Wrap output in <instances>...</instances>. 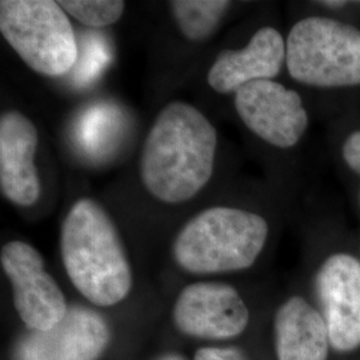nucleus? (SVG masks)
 Segmentation results:
<instances>
[{
	"label": "nucleus",
	"instance_id": "obj_1",
	"mask_svg": "<svg viewBox=\"0 0 360 360\" xmlns=\"http://www.w3.org/2000/svg\"><path fill=\"white\" fill-rule=\"evenodd\" d=\"M217 148L218 132L203 112L184 102L167 104L143 146L144 188L168 205L191 200L212 176Z\"/></svg>",
	"mask_w": 360,
	"mask_h": 360
},
{
	"label": "nucleus",
	"instance_id": "obj_2",
	"mask_svg": "<svg viewBox=\"0 0 360 360\" xmlns=\"http://www.w3.org/2000/svg\"><path fill=\"white\" fill-rule=\"evenodd\" d=\"M60 254L77 291L91 303L110 307L126 299L132 271L114 220L98 202L79 199L65 215Z\"/></svg>",
	"mask_w": 360,
	"mask_h": 360
},
{
	"label": "nucleus",
	"instance_id": "obj_3",
	"mask_svg": "<svg viewBox=\"0 0 360 360\" xmlns=\"http://www.w3.org/2000/svg\"><path fill=\"white\" fill-rule=\"evenodd\" d=\"M269 224L260 215L233 207H211L184 224L172 252L183 270L221 274L251 267L263 251Z\"/></svg>",
	"mask_w": 360,
	"mask_h": 360
},
{
	"label": "nucleus",
	"instance_id": "obj_4",
	"mask_svg": "<svg viewBox=\"0 0 360 360\" xmlns=\"http://www.w3.org/2000/svg\"><path fill=\"white\" fill-rule=\"evenodd\" d=\"M0 31L19 58L40 75L63 77L77 65V37L58 1L1 0Z\"/></svg>",
	"mask_w": 360,
	"mask_h": 360
},
{
	"label": "nucleus",
	"instance_id": "obj_5",
	"mask_svg": "<svg viewBox=\"0 0 360 360\" xmlns=\"http://www.w3.org/2000/svg\"><path fill=\"white\" fill-rule=\"evenodd\" d=\"M285 65L302 84L359 86L360 30L328 18L302 19L285 41Z\"/></svg>",
	"mask_w": 360,
	"mask_h": 360
},
{
	"label": "nucleus",
	"instance_id": "obj_6",
	"mask_svg": "<svg viewBox=\"0 0 360 360\" xmlns=\"http://www.w3.org/2000/svg\"><path fill=\"white\" fill-rule=\"evenodd\" d=\"M0 263L13 285L15 309L30 331H47L65 318V294L37 248L22 240L8 242L1 248Z\"/></svg>",
	"mask_w": 360,
	"mask_h": 360
},
{
	"label": "nucleus",
	"instance_id": "obj_7",
	"mask_svg": "<svg viewBox=\"0 0 360 360\" xmlns=\"http://www.w3.org/2000/svg\"><path fill=\"white\" fill-rule=\"evenodd\" d=\"M235 108L247 129L278 148H291L309 127L300 95L274 80H255L235 92Z\"/></svg>",
	"mask_w": 360,
	"mask_h": 360
},
{
	"label": "nucleus",
	"instance_id": "obj_8",
	"mask_svg": "<svg viewBox=\"0 0 360 360\" xmlns=\"http://www.w3.org/2000/svg\"><path fill=\"white\" fill-rule=\"evenodd\" d=\"M110 328L94 309L70 307L47 331H28L13 349V360H96L110 343Z\"/></svg>",
	"mask_w": 360,
	"mask_h": 360
},
{
	"label": "nucleus",
	"instance_id": "obj_9",
	"mask_svg": "<svg viewBox=\"0 0 360 360\" xmlns=\"http://www.w3.org/2000/svg\"><path fill=\"white\" fill-rule=\"evenodd\" d=\"M248 321L250 311L230 284H190L174 306V323L180 333L202 339H231L245 331Z\"/></svg>",
	"mask_w": 360,
	"mask_h": 360
},
{
	"label": "nucleus",
	"instance_id": "obj_10",
	"mask_svg": "<svg viewBox=\"0 0 360 360\" xmlns=\"http://www.w3.org/2000/svg\"><path fill=\"white\" fill-rule=\"evenodd\" d=\"M315 290L336 351L360 346V262L348 254L328 257L318 271Z\"/></svg>",
	"mask_w": 360,
	"mask_h": 360
},
{
	"label": "nucleus",
	"instance_id": "obj_11",
	"mask_svg": "<svg viewBox=\"0 0 360 360\" xmlns=\"http://www.w3.org/2000/svg\"><path fill=\"white\" fill-rule=\"evenodd\" d=\"M38 129L20 111H7L0 117V190L19 207L34 206L40 196L35 166Z\"/></svg>",
	"mask_w": 360,
	"mask_h": 360
},
{
	"label": "nucleus",
	"instance_id": "obj_12",
	"mask_svg": "<svg viewBox=\"0 0 360 360\" xmlns=\"http://www.w3.org/2000/svg\"><path fill=\"white\" fill-rule=\"evenodd\" d=\"M284 62L283 37L274 27H263L245 49L220 52L207 74V82L219 94H231L251 82L278 77Z\"/></svg>",
	"mask_w": 360,
	"mask_h": 360
},
{
	"label": "nucleus",
	"instance_id": "obj_13",
	"mask_svg": "<svg viewBox=\"0 0 360 360\" xmlns=\"http://www.w3.org/2000/svg\"><path fill=\"white\" fill-rule=\"evenodd\" d=\"M279 360H327L330 336L322 314L300 296L290 297L275 315Z\"/></svg>",
	"mask_w": 360,
	"mask_h": 360
},
{
	"label": "nucleus",
	"instance_id": "obj_14",
	"mask_svg": "<svg viewBox=\"0 0 360 360\" xmlns=\"http://www.w3.org/2000/svg\"><path fill=\"white\" fill-rule=\"evenodd\" d=\"M169 6L183 37L198 43L212 37L231 3L224 0H174Z\"/></svg>",
	"mask_w": 360,
	"mask_h": 360
},
{
	"label": "nucleus",
	"instance_id": "obj_15",
	"mask_svg": "<svg viewBox=\"0 0 360 360\" xmlns=\"http://www.w3.org/2000/svg\"><path fill=\"white\" fill-rule=\"evenodd\" d=\"M58 3L67 15L94 28L114 25L126 8V3L122 0H62Z\"/></svg>",
	"mask_w": 360,
	"mask_h": 360
},
{
	"label": "nucleus",
	"instance_id": "obj_16",
	"mask_svg": "<svg viewBox=\"0 0 360 360\" xmlns=\"http://www.w3.org/2000/svg\"><path fill=\"white\" fill-rule=\"evenodd\" d=\"M195 360H247L238 348H200L195 354Z\"/></svg>",
	"mask_w": 360,
	"mask_h": 360
},
{
	"label": "nucleus",
	"instance_id": "obj_17",
	"mask_svg": "<svg viewBox=\"0 0 360 360\" xmlns=\"http://www.w3.org/2000/svg\"><path fill=\"white\" fill-rule=\"evenodd\" d=\"M343 159L360 176V131L351 134L343 146ZM360 202V193H359Z\"/></svg>",
	"mask_w": 360,
	"mask_h": 360
},
{
	"label": "nucleus",
	"instance_id": "obj_18",
	"mask_svg": "<svg viewBox=\"0 0 360 360\" xmlns=\"http://www.w3.org/2000/svg\"><path fill=\"white\" fill-rule=\"evenodd\" d=\"M319 3L328 8H342L347 4V1H319Z\"/></svg>",
	"mask_w": 360,
	"mask_h": 360
},
{
	"label": "nucleus",
	"instance_id": "obj_19",
	"mask_svg": "<svg viewBox=\"0 0 360 360\" xmlns=\"http://www.w3.org/2000/svg\"><path fill=\"white\" fill-rule=\"evenodd\" d=\"M159 360H184L183 358H180L178 355H166L163 358H160Z\"/></svg>",
	"mask_w": 360,
	"mask_h": 360
}]
</instances>
